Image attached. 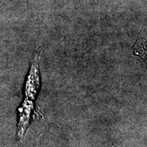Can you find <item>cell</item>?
Here are the masks:
<instances>
[{"mask_svg":"<svg viewBox=\"0 0 147 147\" xmlns=\"http://www.w3.org/2000/svg\"><path fill=\"white\" fill-rule=\"evenodd\" d=\"M40 55H35L31 63L28 75L25 85V99L35 101L40 88Z\"/></svg>","mask_w":147,"mask_h":147,"instance_id":"obj_1","label":"cell"},{"mask_svg":"<svg viewBox=\"0 0 147 147\" xmlns=\"http://www.w3.org/2000/svg\"><path fill=\"white\" fill-rule=\"evenodd\" d=\"M34 101L24 99L23 103L18 108V121L17 125V137L22 139L28 128L31 115L34 110Z\"/></svg>","mask_w":147,"mask_h":147,"instance_id":"obj_2","label":"cell"}]
</instances>
